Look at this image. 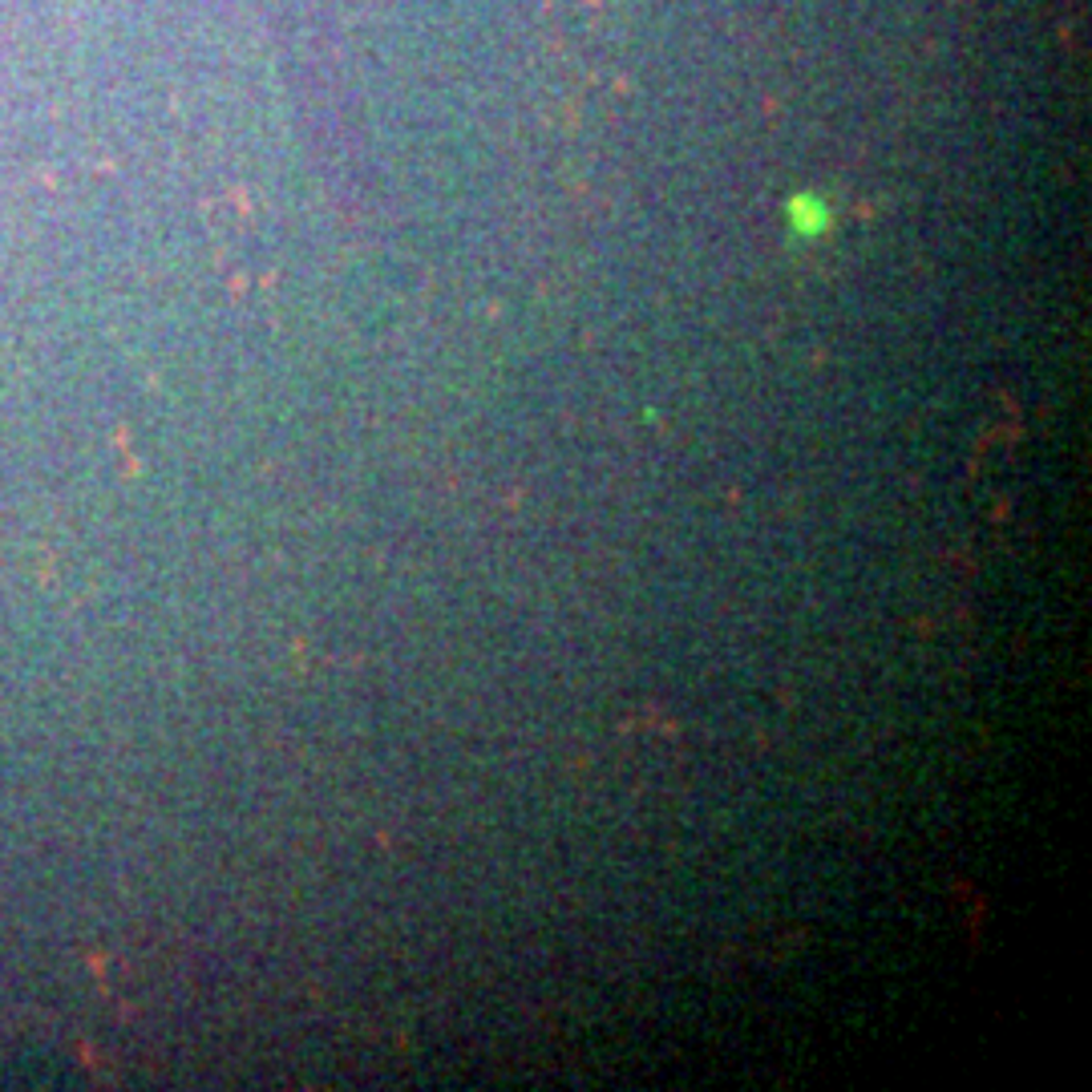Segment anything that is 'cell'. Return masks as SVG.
I'll return each instance as SVG.
<instances>
[{
  "label": "cell",
  "mask_w": 1092,
  "mask_h": 1092,
  "mask_svg": "<svg viewBox=\"0 0 1092 1092\" xmlns=\"http://www.w3.org/2000/svg\"><path fill=\"white\" fill-rule=\"evenodd\" d=\"M789 223H794L801 235H821V231L830 228V215H825L821 199L801 195V199H794V203H789Z\"/></svg>",
  "instance_id": "1"
}]
</instances>
